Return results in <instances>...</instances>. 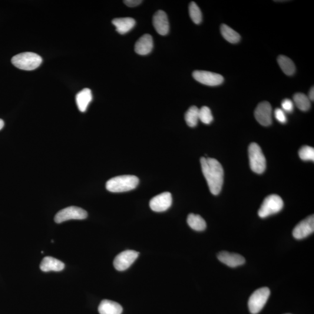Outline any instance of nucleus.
Here are the masks:
<instances>
[{"mask_svg":"<svg viewBox=\"0 0 314 314\" xmlns=\"http://www.w3.org/2000/svg\"><path fill=\"white\" fill-rule=\"evenodd\" d=\"M283 207V201L278 195L271 194L264 199L259 211V216L265 218L280 212Z\"/></svg>","mask_w":314,"mask_h":314,"instance_id":"obj_5","label":"nucleus"},{"mask_svg":"<svg viewBox=\"0 0 314 314\" xmlns=\"http://www.w3.org/2000/svg\"><path fill=\"white\" fill-rule=\"evenodd\" d=\"M218 259L221 263L232 268L242 266L246 262L245 259L240 254L230 253L224 251L218 254Z\"/></svg>","mask_w":314,"mask_h":314,"instance_id":"obj_14","label":"nucleus"},{"mask_svg":"<svg viewBox=\"0 0 314 314\" xmlns=\"http://www.w3.org/2000/svg\"><path fill=\"white\" fill-rule=\"evenodd\" d=\"M187 222L191 229L196 231H203L206 229V221L198 215L190 214L188 215Z\"/></svg>","mask_w":314,"mask_h":314,"instance_id":"obj_20","label":"nucleus"},{"mask_svg":"<svg viewBox=\"0 0 314 314\" xmlns=\"http://www.w3.org/2000/svg\"><path fill=\"white\" fill-rule=\"evenodd\" d=\"M213 120L212 112L209 108L204 106L199 109V120L203 124L209 125Z\"/></svg>","mask_w":314,"mask_h":314,"instance_id":"obj_26","label":"nucleus"},{"mask_svg":"<svg viewBox=\"0 0 314 314\" xmlns=\"http://www.w3.org/2000/svg\"><path fill=\"white\" fill-rule=\"evenodd\" d=\"M139 253L135 250H126L119 254L114 260L115 269L119 271L127 270L135 262Z\"/></svg>","mask_w":314,"mask_h":314,"instance_id":"obj_8","label":"nucleus"},{"mask_svg":"<svg viewBox=\"0 0 314 314\" xmlns=\"http://www.w3.org/2000/svg\"><path fill=\"white\" fill-rule=\"evenodd\" d=\"M270 296V290L268 287H261L254 292L250 297L248 306L251 314H257L266 305Z\"/></svg>","mask_w":314,"mask_h":314,"instance_id":"obj_6","label":"nucleus"},{"mask_svg":"<svg viewBox=\"0 0 314 314\" xmlns=\"http://www.w3.org/2000/svg\"><path fill=\"white\" fill-rule=\"evenodd\" d=\"M277 60L280 68L286 75L291 76L295 74L296 67L292 59L286 56L281 55L277 57Z\"/></svg>","mask_w":314,"mask_h":314,"instance_id":"obj_21","label":"nucleus"},{"mask_svg":"<svg viewBox=\"0 0 314 314\" xmlns=\"http://www.w3.org/2000/svg\"><path fill=\"white\" fill-rule=\"evenodd\" d=\"M98 310L100 314H121L123 312L120 304L108 300H102Z\"/></svg>","mask_w":314,"mask_h":314,"instance_id":"obj_18","label":"nucleus"},{"mask_svg":"<svg viewBox=\"0 0 314 314\" xmlns=\"http://www.w3.org/2000/svg\"><path fill=\"white\" fill-rule=\"evenodd\" d=\"M139 179L134 175H122L112 178L106 183L107 190L112 193H122L135 189Z\"/></svg>","mask_w":314,"mask_h":314,"instance_id":"obj_2","label":"nucleus"},{"mask_svg":"<svg viewBox=\"0 0 314 314\" xmlns=\"http://www.w3.org/2000/svg\"><path fill=\"white\" fill-rule=\"evenodd\" d=\"M314 231V217L313 215L297 224L293 230V236L295 239L301 240L310 236Z\"/></svg>","mask_w":314,"mask_h":314,"instance_id":"obj_10","label":"nucleus"},{"mask_svg":"<svg viewBox=\"0 0 314 314\" xmlns=\"http://www.w3.org/2000/svg\"><path fill=\"white\" fill-rule=\"evenodd\" d=\"M189 14L191 20L196 24H200L202 21V13L196 2H191L189 4Z\"/></svg>","mask_w":314,"mask_h":314,"instance_id":"obj_25","label":"nucleus"},{"mask_svg":"<svg viewBox=\"0 0 314 314\" xmlns=\"http://www.w3.org/2000/svg\"><path fill=\"white\" fill-rule=\"evenodd\" d=\"M40 268L45 272H49V271L59 272L64 270L65 264L60 260L56 259L54 257H45L43 259Z\"/></svg>","mask_w":314,"mask_h":314,"instance_id":"obj_16","label":"nucleus"},{"mask_svg":"<svg viewBox=\"0 0 314 314\" xmlns=\"http://www.w3.org/2000/svg\"><path fill=\"white\" fill-rule=\"evenodd\" d=\"M282 110L284 112H292L293 111L294 109V103L293 102L290 100V99H285L283 100L282 102Z\"/></svg>","mask_w":314,"mask_h":314,"instance_id":"obj_29","label":"nucleus"},{"mask_svg":"<svg viewBox=\"0 0 314 314\" xmlns=\"http://www.w3.org/2000/svg\"><path fill=\"white\" fill-rule=\"evenodd\" d=\"M11 62L15 67L22 70L32 71L41 65L42 58L34 52H26L14 56Z\"/></svg>","mask_w":314,"mask_h":314,"instance_id":"obj_3","label":"nucleus"},{"mask_svg":"<svg viewBox=\"0 0 314 314\" xmlns=\"http://www.w3.org/2000/svg\"><path fill=\"white\" fill-rule=\"evenodd\" d=\"M254 116L258 122L264 127L272 124V107L269 102L263 101L258 105Z\"/></svg>","mask_w":314,"mask_h":314,"instance_id":"obj_11","label":"nucleus"},{"mask_svg":"<svg viewBox=\"0 0 314 314\" xmlns=\"http://www.w3.org/2000/svg\"><path fill=\"white\" fill-rule=\"evenodd\" d=\"M154 27L160 35H167L170 31V24L166 13L158 11L155 13L153 18Z\"/></svg>","mask_w":314,"mask_h":314,"instance_id":"obj_13","label":"nucleus"},{"mask_svg":"<svg viewBox=\"0 0 314 314\" xmlns=\"http://www.w3.org/2000/svg\"><path fill=\"white\" fill-rule=\"evenodd\" d=\"M275 118L276 120L280 122L281 124H285L287 122V117L285 114V112H284L282 109L276 108L275 112Z\"/></svg>","mask_w":314,"mask_h":314,"instance_id":"obj_28","label":"nucleus"},{"mask_svg":"<svg viewBox=\"0 0 314 314\" xmlns=\"http://www.w3.org/2000/svg\"><path fill=\"white\" fill-rule=\"evenodd\" d=\"M124 2L130 7H135V6L140 4L142 1L141 0H125Z\"/></svg>","mask_w":314,"mask_h":314,"instance_id":"obj_30","label":"nucleus"},{"mask_svg":"<svg viewBox=\"0 0 314 314\" xmlns=\"http://www.w3.org/2000/svg\"></svg>","mask_w":314,"mask_h":314,"instance_id":"obj_33","label":"nucleus"},{"mask_svg":"<svg viewBox=\"0 0 314 314\" xmlns=\"http://www.w3.org/2000/svg\"><path fill=\"white\" fill-rule=\"evenodd\" d=\"M193 77L195 80L209 87H217L223 84L224 81L222 75L216 73L205 71H196L193 73Z\"/></svg>","mask_w":314,"mask_h":314,"instance_id":"obj_9","label":"nucleus"},{"mask_svg":"<svg viewBox=\"0 0 314 314\" xmlns=\"http://www.w3.org/2000/svg\"><path fill=\"white\" fill-rule=\"evenodd\" d=\"M309 98L310 99V101H314V87H313L312 89H311V90L309 92Z\"/></svg>","mask_w":314,"mask_h":314,"instance_id":"obj_31","label":"nucleus"},{"mask_svg":"<svg viewBox=\"0 0 314 314\" xmlns=\"http://www.w3.org/2000/svg\"><path fill=\"white\" fill-rule=\"evenodd\" d=\"M4 126V122L1 119H0V130H1L3 127Z\"/></svg>","mask_w":314,"mask_h":314,"instance_id":"obj_32","label":"nucleus"},{"mask_svg":"<svg viewBox=\"0 0 314 314\" xmlns=\"http://www.w3.org/2000/svg\"><path fill=\"white\" fill-rule=\"evenodd\" d=\"M293 101L301 111H307L311 108V101L308 97L302 92H297L293 96Z\"/></svg>","mask_w":314,"mask_h":314,"instance_id":"obj_23","label":"nucleus"},{"mask_svg":"<svg viewBox=\"0 0 314 314\" xmlns=\"http://www.w3.org/2000/svg\"><path fill=\"white\" fill-rule=\"evenodd\" d=\"M221 32L223 38L230 44H235L239 42L240 36L237 32L230 28L229 26L223 24L221 26Z\"/></svg>","mask_w":314,"mask_h":314,"instance_id":"obj_22","label":"nucleus"},{"mask_svg":"<svg viewBox=\"0 0 314 314\" xmlns=\"http://www.w3.org/2000/svg\"><path fill=\"white\" fill-rule=\"evenodd\" d=\"M199 120V109L196 106L191 107L185 114V121L188 127H196Z\"/></svg>","mask_w":314,"mask_h":314,"instance_id":"obj_24","label":"nucleus"},{"mask_svg":"<svg viewBox=\"0 0 314 314\" xmlns=\"http://www.w3.org/2000/svg\"><path fill=\"white\" fill-rule=\"evenodd\" d=\"M112 24L116 28L117 31L121 35H124L131 31L135 27V20L132 18H120L112 20Z\"/></svg>","mask_w":314,"mask_h":314,"instance_id":"obj_17","label":"nucleus"},{"mask_svg":"<svg viewBox=\"0 0 314 314\" xmlns=\"http://www.w3.org/2000/svg\"><path fill=\"white\" fill-rule=\"evenodd\" d=\"M299 154L301 159L304 161H314V148L312 147L303 146L300 148Z\"/></svg>","mask_w":314,"mask_h":314,"instance_id":"obj_27","label":"nucleus"},{"mask_svg":"<svg viewBox=\"0 0 314 314\" xmlns=\"http://www.w3.org/2000/svg\"><path fill=\"white\" fill-rule=\"evenodd\" d=\"M88 217V213L78 207L71 206L64 208L55 215L54 221L56 223L61 224L71 220H85Z\"/></svg>","mask_w":314,"mask_h":314,"instance_id":"obj_7","label":"nucleus"},{"mask_svg":"<svg viewBox=\"0 0 314 314\" xmlns=\"http://www.w3.org/2000/svg\"><path fill=\"white\" fill-rule=\"evenodd\" d=\"M92 100V94L90 89L86 88L79 92L76 96V101L79 110L81 112L87 111L89 104Z\"/></svg>","mask_w":314,"mask_h":314,"instance_id":"obj_19","label":"nucleus"},{"mask_svg":"<svg viewBox=\"0 0 314 314\" xmlns=\"http://www.w3.org/2000/svg\"><path fill=\"white\" fill-rule=\"evenodd\" d=\"M173 203V197L169 192L157 195L150 201L151 209L155 212L161 213L169 209Z\"/></svg>","mask_w":314,"mask_h":314,"instance_id":"obj_12","label":"nucleus"},{"mask_svg":"<svg viewBox=\"0 0 314 314\" xmlns=\"http://www.w3.org/2000/svg\"><path fill=\"white\" fill-rule=\"evenodd\" d=\"M200 163L211 193L214 195L219 194L224 183V172L222 165L214 158L205 157L201 158Z\"/></svg>","mask_w":314,"mask_h":314,"instance_id":"obj_1","label":"nucleus"},{"mask_svg":"<svg viewBox=\"0 0 314 314\" xmlns=\"http://www.w3.org/2000/svg\"><path fill=\"white\" fill-rule=\"evenodd\" d=\"M153 48V40L150 35L145 34L135 43V50L137 54L145 55L150 54Z\"/></svg>","mask_w":314,"mask_h":314,"instance_id":"obj_15","label":"nucleus"},{"mask_svg":"<svg viewBox=\"0 0 314 314\" xmlns=\"http://www.w3.org/2000/svg\"><path fill=\"white\" fill-rule=\"evenodd\" d=\"M249 157L251 170L258 174L264 173L266 169V159L257 143H252L249 145Z\"/></svg>","mask_w":314,"mask_h":314,"instance_id":"obj_4","label":"nucleus"}]
</instances>
